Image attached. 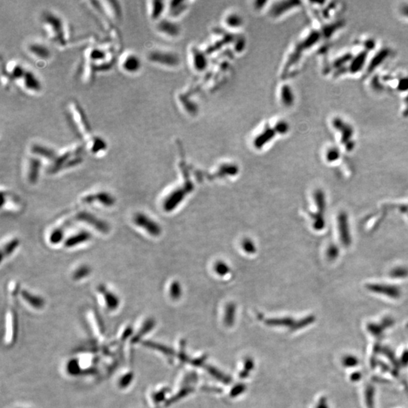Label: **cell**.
Here are the masks:
<instances>
[{"label":"cell","mask_w":408,"mask_h":408,"mask_svg":"<svg viewBox=\"0 0 408 408\" xmlns=\"http://www.w3.org/2000/svg\"><path fill=\"white\" fill-rule=\"evenodd\" d=\"M42 25L49 39L59 47H64L68 43V31L61 17L53 12H46L42 17Z\"/></svg>","instance_id":"1"},{"label":"cell","mask_w":408,"mask_h":408,"mask_svg":"<svg viewBox=\"0 0 408 408\" xmlns=\"http://www.w3.org/2000/svg\"><path fill=\"white\" fill-rule=\"evenodd\" d=\"M68 114L72 127L80 139L87 140L90 136H93L91 126L79 103L73 100L69 102Z\"/></svg>","instance_id":"2"},{"label":"cell","mask_w":408,"mask_h":408,"mask_svg":"<svg viewBox=\"0 0 408 408\" xmlns=\"http://www.w3.org/2000/svg\"><path fill=\"white\" fill-rule=\"evenodd\" d=\"M18 335V321L16 312L13 309L9 310L6 314L5 331L3 342L6 346H13L16 343Z\"/></svg>","instance_id":"3"},{"label":"cell","mask_w":408,"mask_h":408,"mask_svg":"<svg viewBox=\"0 0 408 408\" xmlns=\"http://www.w3.org/2000/svg\"><path fill=\"white\" fill-rule=\"evenodd\" d=\"M18 84L20 88L27 94L37 95L42 92L43 84L39 76L29 69L27 68Z\"/></svg>","instance_id":"4"},{"label":"cell","mask_w":408,"mask_h":408,"mask_svg":"<svg viewBox=\"0 0 408 408\" xmlns=\"http://www.w3.org/2000/svg\"><path fill=\"white\" fill-rule=\"evenodd\" d=\"M119 67L127 74L134 75L140 72L142 67L140 57L133 52L123 54L119 60Z\"/></svg>","instance_id":"5"},{"label":"cell","mask_w":408,"mask_h":408,"mask_svg":"<svg viewBox=\"0 0 408 408\" xmlns=\"http://www.w3.org/2000/svg\"><path fill=\"white\" fill-rule=\"evenodd\" d=\"M27 53L38 61H48L52 57L50 49L44 43L31 41L26 47Z\"/></svg>","instance_id":"6"},{"label":"cell","mask_w":408,"mask_h":408,"mask_svg":"<svg viewBox=\"0 0 408 408\" xmlns=\"http://www.w3.org/2000/svg\"><path fill=\"white\" fill-rule=\"evenodd\" d=\"M82 368L83 374H94L100 357L93 352H84L77 355Z\"/></svg>","instance_id":"7"},{"label":"cell","mask_w":408,"mask_h":408,"mask_svg":"<svg viewBox=\"0 0 408 408\" xmlns=\"http://www.w3.org/2000/svg\"><path fill=\"white\" fill-rule=\"evenodd\" d=\"M88 321L92 334L98 341L102 343L105 339V328L102 318L95 310L88 313Z\"/></svg>","instance_id":"8"},{"label":"cell","mask_w":408,"mask_h":408,"mask_svg":"<svg viewBox=\"0 0 408 408\" xmlns=\"http://www.w3.org/2000/svg\"><path fill=\"white\" fill-rule=\"evenodd\" d=\"M133 222L138 227L143 228L148 234L158 236L161 232L160 227L149 216L142 213H138L133 217Z\"/></svg>","instance_id":"9"},{"label":"cell","mask_w":408,"mask_h":408,"mask_svg":"<svg viewBox=\"0 0 408 408\" xmlns=\"http://www.w3.org/2000/svg\"><path fill=\"white\" fill-rule=\"evenodd\" d=\"M154 325V320L152 318H146L142 320L140 324L135 328L134 334L130 342V344L135 346L142 343L145 340V337L152 331Z\"/></svg>","instance_id":"10"},{"label":"cell","mask_w":408,"mask_h":408,"mask_svg":"<svg viewBox=\"0 0 408 408\" xmlns=\"http://www.w3.org/2000/svg\"><path fill=\"white\" fill-rule=\"evenodd\" d=\"M98 292L102 297V305L106 310L109 311H114L119 308L120 300L114 293L107 289L104 285L101 284L98 287Z\"/></svg>","instance_id":"11"},{"label":"cell","mask_w":408,"mask_h":408,"mask_svg":"<svg viewBox=\"0 0 408 408\" xmlns=\"http://www.w3.org/2000/svg\"><path fill=\"white\" fill-rule=\"evenodd\" d=\"M76 219L77 220L81 221V222L88 223L89 225H92L93 228H96L98 231L104 233V234H107V233H108L109 230H110V227L104 221L99 219V218L95 216L94 215L87 211L78 213L77 215H76Z\"/></svg>","instance_id":"12"},{"label":"cell","mask_w":408,"mask_h":408,"mask_svg":"<svg viewBox=\"0 0 408 408\" xmlns=\"http://www.w3.org/2000/svg\"><path fill=\"white\" fill-rule=\"evenodd\" d=\"M61 368H62V372L67 377H70V378H76V377L83 375L82 368H81L79 357L77 355L69 357L65 359L63 362Z\"/></svg>","instance_id":"13"},{"label":"cell","mask_w":408,"mask_h":408,"mask_svg":"<svg viewBox=\"0 0 408 408\" xmlns=\"http://www.w3.org/2000/svg\"><path fill=\"white\" fill-rule=\"evenodd\" d=\"M135 377L136 376L133 370H124L116 377L115 386L119 390H127L134 383Z\"/></svg>","instance_id":"14"},{"label":"cell","mask_w":408,"mask_h":408,"mask_svg":"<svg viewBox=\"0 0 408 408\" xmlns=\"http://www.w3.org/2000/svg\"><path fill=\"white\" fill-rule=\"evenodd\" d=\"M83 202L85 203H92L94 202H99L105 207H111L115 203V198L110 193L102 191L95 194H88L84 196L82 199Z\"/></svg>","instance_id":"15"},{"label":"cell","mask_w":408,"mask_h":408,"mask_svg":"<svg viewBox=\"0 0 408 408\" xmlns=\"http://www.w3.org/2000/svg\"><path fill=\"white\" fill-rule=\"evenodd\" d=\"M42 162L38 156L30 157L27 160V178L30 184H36L39 179Z\"/></svg>","instance_id":"16"},{"label":"cell","mask_w":408,"mask_h":408,"mask_svg":"<svg viewBox=\"0 0 408 408\" xmlns=\"http://www.w3.org/2000/svg\"><path fill=\"white\" fill-rule=\"evenodd\" d=\"M86 142L87 150L93 154L99 155L107 151V142L100 136L93 135Z\"/></svg>","instance_id":"17"},{"label":"cell","mask_w":408,"mask_h":408,"mask_svg":"<svg viewBox=\"0 0 408 408\" xmlns=\"http://www.w3.org/2000/svg\"><path fill=\"white\" fill-rule=\"evenodd\" d=\"M21 296L22 300L33 309L41 310L45 306L46 301L43 297L33 294V293L29 292L27 290L21 291Z\"/></svg>","instance_id":"18"},{"label":"cell","mask_w":408,"mask_h":408,"mask_svg":"<svg viewBox=\"0 0 408 408\" xmlns=\"http://www.w3.org/2000/svg\"><path fill=\"white\" fill-rule=\"evenodd\" d=\"M30 150H31V153L34 154V156L50 159L52 162L55 160V157L58 154L55 152V150L52 149L50 147L47 146L45 145H41V144H34V145H32Z\"/></svg>","instance_id":"19"},{"label":"cell","mask_w":408,"mask_h":408,"mask_svg":"<svg viewBox=\"0 0 408 408\" xmlns=\"http://www.w3.org/2000/svg\"><path fill=\"white\" fill-rule=\"evenodd\" d=\"M92 235L90 233L87 231H80L76 233L73 235L70 236L68 238L66 239L64 241V246L67 248H74L82 243H87L89 240H91Z\"/></svg>","instance_id":"20"},{"label":"cell","mask_w":408,"mask_h":408,"mask_svg":"<svg viewBox=\"0 0 408 408\" xmlns=\"http://www.w3.org/2000/svg\"><path fill=\"white\" fill-rule=\"evenodd\" d=\"M134 326H133L131 323H124V325H122L119 328L117 334H116V342L119 344V343L124 344L127 342L130 343L132 337H133V334H134Z\"/></svg>","instance_id":"21"},{"label":"cell","mask_w":408,"mask_h":408,"mask_svg":"<svg viewBox=\"0 0 408 408\" xmlns=\"http://www.w3.org/2000/svg\"><path fill=\"white\" fill-rule=\"evenodd\" d=\"M147 9L149 18L153 21L159 19V17L164 11V3L162 2L149 1L147 3Z\"/></svg>","instance_id":"22"},{"label":"cell","mask_w":408,"mask_h":408,"mask_svg":"<svg viewBox=\"0 0 408 408\" xmlns=\"http://www.w3.org/2000/svg\"><path fill=\"white\" fill-rule=\"evenodd\" d=\"M106 12H109V16L112 19L119 20L121 17V9L118 5L117 2L105 1L102 2Z\"/></svg>","instance_id":"23"},{"label":"cell","mask_w":408,"mask_h":408,"mask_svg":"<svg viewBox=\"0 0 408 408\" xmlns=\"http://www.w3.org/2000/svg\"><path fill=\"white\" fill-rule=\"evenodd\" d=\"M19 245L20 240L17 238L12 239L7 243H5L4 246L2 248V260H3L4 258L9 257V256L12 255L16 251Z\"/></svg>","instance_id":"24"},{"label":"cell","mask_w":408,"mask_h":408,"mask_svg":"<svg viewBox=\"0 0 408 408\" xmlns=\"http://www.w3.org/2000/svg\"><path fill=\"white\" fill-rule=\"evenodd\" d=\"M91 274V268L89 265H80L73 271V278L76 280H80L88 277Z\"/></svg>","instance_id":"25"},{"label":"cell","mask_w":408,"mask_h":408,"mask_svg":"<svg viewBox=\"0 0 408 408\" xmlns=\"http://www.w3.org/2000/svg\"><path fill=\"white\" fill-rule=\"evenodd\" d=\"M64 230L61 228H57L52 231L51 234H50V242L52 244H58L61 243L64 239Z\"/></svg>","instance_id":"26"},{"label":"cell","mask_w":408,"mask_h":408,"mask_svg":"<svg viewBox=\"0 0 408 408\" xmlns=\"http://www.w3.org/2000/svg\"><path fill=\"white\" fill-rule=\"evenodd\" d=\"M164 393H165L164 389L159 391L154 390L150 392L148 398H149L150 401H152V402L156 404V403L160 402L161 401L164 400Z\"/></svg>","instance_id":"27"},{"label":"cell","mask_w":408,"mask_h":408,"mask_svg":"<svg viewBox=\"0 0 408 408\" xmlns=\"http://www.w3.org/2000/svg\"><path fill=\"white\" fill-rule=\"evenodd\" d=\"M13 408H33V407H27V406H17V407H15Z\"/></svg>","instance_id":"28"}]
</instances>
